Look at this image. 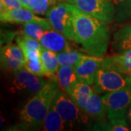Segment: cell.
<instances>
[{
	"label": "cell",
	"mask_w": 131,
	"mask_h": 131,
	"mask_svg": "<svg viewBox=\"0 0 131 131\" xmlns=\"http://www.w3.org/2000/svg\"><path fill=\"white\" fill-rule=\"evenodd\" d=\"M93 85L95 93H107L130 86L131 78L101 63L97 71Z\"/></svg>",
	"instance_id": "3957f363"
},
{
	"label": "cell",
	"mask_w": 131,
	"mask_h": 131,
	"mask_svg": "<svg viewBox=\"0 0 131 131\" xmlns=\"http://www.w3.org/2000/svg\"><path fill=\"white\" fill-rule=\"evenodd\" d=\"M101 98L107 109L109 119L125 117L127 109L131 103V85L107 93Z\"/></svg>",
	"instance_id": "52a82bcc"
},
{
	"label": "cell",
	"mask_w": 131,
	"mask_h": 131,
	"mask_svg": "<svg viewBox=\"0 0 131 131\" xmlns=\"http://www.w3.org/2000/svg\"><path fill=\"white\" fill-rule=\"evenodd\" d=\"M1 21L9 22L16 24L24 23H34L40 25L45 30H52L51 25L48 19L42 18L36 16L30 9L24 7H20L16 9H6L1 12Z\"/></svg>",
	"instance_id": "9c48e42d"
},
{
	"label": "cell",
	"mask_w": 131,
	"mask_h": 131,
	"mask_svg": "<svg viewBox=\"0 0 131 131\" xmlns=\"http://www.w3.org/2000/svg\"><path fill=\"white\" fill-rule=\"evenodd\" d=\"M128 119L130 120V122L131 123V106L129 107V109H128Z\"/></svg>",
	"instance_id": "83f0119b"
},
{
	"label": "cell",
	"mask_w": 131,
	"mask_h": 131,
	"mask_svg": "<svg viewBox=\"0 0 131 131\" xmlns=\"http://www.w3.org/2000/svg\"><path fill=\"white\" fill-rule=\"evenodd\" d=\"M118 20L131 18V0H114Z\"/></svg>",
	"instance_id": "603a6c76"
},
{
	"label": "cell",
	"mask_w": 131,
	"mask_h": 131,
	"mask_svg": "<svg viewBox=\"0 0 131 131\" xmlns=\"http://www.w3.org/2000/svg\"><path fill=\"white\" fill-rule=\"evenodd\" d=\"M66 39L64 35L56 30H45L39 42L42 47L47 50L56 53L64 52L71 50Z\"/></svg>",
	"instance_id": "7c38bea8"
},
{
	"label": "cell",
	"mask_w": 131,
	"mask_h": 131,
	"mask_svg": "<svg viewBox=\"0 0 131 131\" xmlns=\"http://www.w3.org/2000/svg\"><path fill=\"white\" fill-rule=\"evenodd\" d=\"M1 5H3L7 9L23 7L19 0H1Z\"/></svg>",
	"instance_id": "484cf974"
},
{
	"label": "cell",
	"mask_w": 131,
	"mask_h": 131,
	"mask_svg": "<svg viewBox=\"0 0 131 131\" xmlns=\"http://www.w3.org/2000/svg\"><path fill=\"white\" fill-rule=\"evenodd\" d=\"M74 40L90 56L102 57L106 52L110 35L106 23L80 11L74 6Z\"/></svg>",
	"instance_id": "6da1fadb"
},
{
	"label": "cell",
	"mask_w": 131,
	"mask_h": 131,
	"mask_svg": "<svg viewBox=\"0 0 131 131\" xmlns=\"http://www.w3.org/2000/svg\"><path fill=\"white\" fill-rule=\"evenodd\" d=\"M57 0H30L29 9L33 13L44 14L53 5H56Z\"/></svg>",
	"instance_id": "7402d4cb"
},
{
	"label": "cell",
	"mask_w": 131,
	"mask_h": 131,
	"mask_svg": "<svg viewBox=\"0 0 131 131\" xmlns=\"http://www.w3.org/2000/svg\"><path fill=\"white\" fill-rule=\"evenodd\" d=\"M69 2L80 11L90 15L103 23L108 24L114 17L115 8L109 0H59Z\"/></svg>",
	"instance_id": "8992f818"
},
{
	"label": "cell",
	"mask_w": 131,
	"mask_h": 131,
	"mask_svg": "<svg viewBox=\"0 0 131 131\" xmlns=\"http://www.w3.org/2000/svg\"><path fill=\"white\" fill-rule=\"evenodd\" d=\"M22 25L24 34L34 39H37L38 41H39L45 31V29L42 28L39 24L34 23H24Z\"/></svg>",
	"instance_id": "cb8c5ba5"
},
{
	"label": "cell",
	"mask_w": 131,
	"mask_h": 131,
	"mask_svg": "<svg viewBox=\"0 0 131 131\" xmlns=\"http://www.w3.org/2000/svg\"><path fill=\"white\" fill-rule=\"evenodd\" d=\"M24 69L34 74L39 77L45 75L42 60H41V50H33L24 53Z\"/></svg>",
	"instance_id": "d6986e66"
},
{
	"label": "cell",
	"mask_w": 131,
	"mask_h": 131,
	"mask_svg": "<svg viewBox=\"0 0 131 131\" xmlns=\"http://www.w3.org/2000/svg\"><path fill=\"white\" fill-rule=\"evenodd\" d=\"M74 6L73 5L62 2L53 5L46 13L52 28L70 40H74Z\"/></svg>",
	"instance_id": "277c9868"
},
{
	"label": "cell",
	"mask_w": 131,
	"mask_h": 131,
	"mask_svg": "<svg viewBox=\"0 0 131 131\" xmlns=\"http://www.w3.org/2000/svg\"><path fill=\"white\" fill-rule=\"evenodd\" d=\"M23 50L14 44H8L1 48V64L5 70L13 71L24 68Z\"/></svg>",
	"instance_id": "8fae6325"
},
{
	"label": "cell",
	"mask_w": 131,
	"mask_h": 131,
	"mask_svg": "<svg viewBox=\"0 0 131 131\" xmlns=\"http://www.w3.org/2000/svg\"><path fill=\"white\" fill-rule=\"evenodd\" d=\"M112 46L119 50H131V25L119 29L114 35Z\"/></svg>",
	"instance_id": "ffe728a7"
},
{
	"label": "cell",
	"mask_w": 131,
	"mask_h": 131,
	"mask_svg": "<svg viewBox=\"0 0 131 131\" xmlns=\"http://www.w3.org/2000/svg\"><path fill=\"white\" fill-rule=\"evenodd\" d=\"M20 2L23 6V7L26 9H29V5H30V0H19Z\"/></svg>",
	"instance_id": "4316f807"
},
{
	"label": "cell",
	"mask_w": 131,
	"mask_h": 131,
	"mask_svg": "<svg viewBox=\"0 0 131 131\" xmlns=\"http://www.w3.org/2000/svg\"><path fill=\"white\" fill-rule=\"evenodd\" d=\"M93 92V90L89 84L78 81L73 85L68 95L76 103V105L84 112L90 97Z\"/></svg>",
	"instance_id": "5bb4252c"
},
{
	"label": "cell",
	"mask_w": 131,
	"mask_h": 131,
	"mask_svg": "<svg viewBox=\"0 0 131 131\" xmlns=\"http://www.w3.org/2000/svg\"><path fill=\"white\" fill-rule=\"evenodd\" d=\"M41 60L45 75L52 77L58 73L59 69V61L56 52L47 50L42 46Z\"/></svg>",
	"instance_id": "e0dca14e"
},
{
	"label": "cell",
	"mask_w": 131,
	"mask_h": 131,
	"mask_svg": "<svg viewBox=\"0 0 131 131\" xmlns=\"http://www.w3.org/2000/svg\"><path fill=\"white\" fill-rule=\"evenodd\" d=\"M102 64L113 68L131 78V50L103 59Z\"/></svg>",
	"instance_id": "4fadbf2b"
},
{
	"label": "cell",
	"mask_w": 131,
	"mask_h": 131,
	"mask_svg": "<svg viewBox=\"0 0 131 131\" xmlns=\"http://www.w3.org/2000/svg\"><path fill=\"white\" fill-rule=\"evenodd\" d=\"M46 83L41 77L21 69L13 72L9 90L13 93H34L39 91Z\"/></svg>",
	"instance_id": "ba28073f"
},
{
	"label": "cell",
	"mask_w": 131,
	"mask_h": 131,
	"mask_svg": "<svg viewBox=\"0 0 131 131\" xmlns=\"http://www.w3.org/2000/svg\"><path fill=\"white\" fill-rule=\"evenodd\" d=\"M57 79L60 88L69 94L73 85L78 82L74 66H60L57 73Z\"/></svg>",
	"instance_id": "2e32d148"
},
{
	"label": "cell",
	"mask_w": 131,
	"mask_h": 131,
	"mask_svg": "<svg viewBox=\"0 0 131 131\" xmlns=\"http://www.w3.org/2000/svg\"><path fill=\"white\" fill-rule=\"evenodd\" d=\"M67 94L65 91L59 90L57 92L53 101L58 112L69 127L86 123L88 120V114H84V112L76 105Z\"/></svg>",
	"instance_id": "5b68a950"
},
{
	"label": "cell",
	"mask_w": 131,
	"mask_h": 131,
	"mask_svg": "<svg viewBox=\"0 0 131 131\" xmlns=\"http://www.w3.org/2000/svg\"><path fill=\"white\" fill-rule=\"evenodd\" d=\"M84 113L96 119H103L107 114V109L103 103L102 98H100L95 91L93 92L90 97Z\"/></svg>",
	"instance_id": "ac0fdd59"
},
{
	"label": "cell",
	"mask_w": 131,
	"mask_h": 131,
	"mask_svg": "<svg viewBox=\"0 0 131 131\" xmlns=\"http://www.w3.org/2000/svg\"><path fill=\"white\" fill-rule=\"evenodd\" d=\"M67 126V123L62 118L60 113L58 112L54 101H52L49 112L43 123V130L45 131H61L65 130Z\"/></svg>",
	"instance_id": "9a60e30c"
},
{
	"label": "cell",
	"mask_w": 131,
	"mask_h": 131,
	"mask_svg": "<svg viewBox=\"0 0 131 131\" xmlns=\"http://www.w3.org/2000/svg\"><path fill=\"white\" fill-rule=\"evenodd\" d=\"M59 64L64 66H75L85 54L74 50L57 53Z\"/></svg>",
	"instance_id": "44dd1931"
},
{
	"label": "cell",
	"mask_w": 131,
	"mask_h": 131,
	"mask_svg": "<svg viewBox=\"0 0 131 131\" xmlns=\"http://www.w3.org/2000/svg\"><path fill=\"white\" fill-rule=\"evenodd\" d=\"M58 82H47L31 98L20 112L21 125L26 129L42 126L52 102L58 91Z\"/></svg>",
	"instance_id": "7a4b0ae2"
},
{
	"label": "cell",
	"mask_w": 131,
	"mask_h": 131,
	"mask_svg": "<svg viewBox=\"0 0 131 131\" xmlns=\"http://www.w3.org/2000/svg\"><path fill=\"white\" fill-rule=\"evenodd\" d=\"M103 59L101 57L85 55L74 66L75 73L79 82L89 85L93 84L95 77Z\"/></svg>",
	"instance_id": "30bf717a"
},
{
	"label": "cell",
	"mask_w": 131,
	"mask_h": 131,
	"mask_svg": "<svg viewBox=\"0 0 131 131\" xmlns=\"http://www.w3.org/2000/svg\"><path fill=\"white\" fill-rule=\"evenodd\" d=\"M111 129L110 130L114 131H128L130 129L128 128L127 125L126 120L125 117L122 118H116L110 119Z\"/></svg>",
	"instance_id": "d4e9b609"
}]
</instances>
